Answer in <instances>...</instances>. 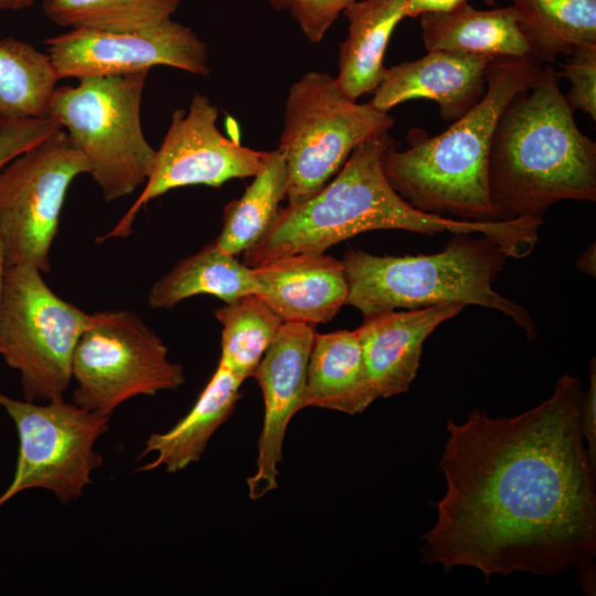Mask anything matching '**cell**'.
Returning <instances> with one entry per match:
<instances>
[{
    "label": "cell",
    "instance_id": "6da1fadb",
    "mask_svg": "<svg viewBox=\"0 0 596 596\" xmlns=\"http://www.w3.org/2000/svg\"><path fill=\"white\" fill-rule=\"evenodd\" d=\"M583 389L562 375L552 395L510 417L449 419L446 480L423 557L445 571L555 576L594 567L596 466L581 426Z\"/></svg>",
    "mask_w": 596,
    "mask_h": 596
},
{
    "label": "cell",
    "instance_id": "7a4b0ae2",
    "mask_svg": "<svg viewBox=\"0 0 596 596\" xmlns=\"http://www.w3.org/2000/svg\"><path fill=\"white\" fill-rule=\"evenodd\" d=\"M552 66L499 117L489 189L499 221L542 217L560 201H596V143L578 128Z\"/></svg>",
    "mask_w": 596,
    "mask_h": 596
},
{
    "label": "cell",
    "instance_id": "3957f363",
    "mask_svg": "<svg viewBox=\"0 0 596 596\" xmlns=\"http://www.w3.org/2000/svg\"><path fill=\"white\" fill-rule=\"evenodd\" d=\"M540 62L497 56L480 102L437 136L422 128L407 132L408 148L392 142L382 158L394 191L415 209L467 222H498L490 198L489 155L500 115L536 79Z\"/></svg>",
    "mask_w": 596,
    "mask_h": 596
},
{
    "label": "cell",
    "instance_id": "277c9868",
    "mask_svg": "<svg viewBox=\"0 0 596 596\" xmlns=\"http://www.w3.org/2000/svg\"><path fill=\"white\" fill-rule=\"evenodd\" d=\"M394 142L389 132L358 146L341 169L316 194L280 209L267 234L245 252L251 268L302 252L324 253L360 233L404 230L434 236L439 233L482 234L503 243L508 223L467 222L422 212L387 182L382 158Z\"/></svg>",
    "mask_w": 596,
    "mask_h": 596
},
{
    "label": "cell",
    "instance_id": "5b68a950",
    "mask_svg": "<svg viewBox=\"0 0 596 596\" xmlns=\"http://www.w3.org/2000/svg\"><path fill=\"white\" fill-rule=\"evenodd\" d=\"M507 257L494 241L471 234H454L444 251L429 255L377 256L351 249L341 260L347 305L364 317L447 302L478 305L509 316L533 339L536 330L528 311L492 287Z\"/></svg>",
    "mask_w": 596,
    "mask_h": 596
},
{
    "label": "cell",
    "instance_id": "8992f818",
    "mask_svg": "<svg viewBox=\"0 0 596 596\" xmlns=\"http://www.w3.org/2000/svg\"><path fill=\"white\" fill-rule=\"evenodd\" d=\"M149 71L79 78L56 86L45 117L67 134L86 158L105 201L131 194L146 183L156 149L141 126V100Z\"/></svg>",
    "mask_w": 596,
    "mask_h": 596
},
{
    "label": "cell",
    "instance_id": "52a82bcc",
    "mask_svg": "<svg viewBox=\"0 0 596 596\" xmlns=\"http://www.w3.org/2000/svg\"><path fill=\"white\" fill-rule=\"evenodd\" d=\"M393 125L389 113L348 98L329 73L304 74L289 87L278 146L287 168L288 205L310 199L358 146Z\"/></svg>",
    "mask_w": 596,
    "mask_h": 596
},
{
    "label": "cell",
    "instance_id": "ba28073f",
    "mask_svg": "<svg viewBox=\"0 0 596 596\" xmlns=\"http://www.w3.org/2000/svg\"><path fill=\"white\" fill-rule=\"evenodd\" d=\"M91 315L62 299L33 265L7 267L0 307V355L19 372L23 400L64 398L75 347Z\"/></svg>",
    "mask_w": 596,
    "mask_h": 596
},
{
    "label": "cell",
    "instance_id": "9c48e42d",
    "mask_svg": "<svg viewBox=\"0 0 596 596\" xmlns=\"http://www.w3.org/2000/svg\"><path fill=\"white\" fill-rule=\"evenodd\" d=\"M168 354L164 342L136 313L91 315L73 355L72 380L77 384L73 403L111 416L134 397L177 390L185 376Z\"/></svg>",
    "mask_w": 596,
    "mask_h": 596
},
{
    "label": "cell",
    "instance_id": "30bf717a",
    "mask_svg": "<svg viewBox=\"0 0 596 596\" xmlns=\"http://www.w3.org/2000/svg\"><path fill=\"white\" fill-rule=\"evenodd\" d=\"M0 406L19 438L15 470L0 494V508L28 489L49 490L62 504L81 498L103 465L95 444L109 429L110 416L64 398L36 404L1 392Z\"/></svg>",
    "mask_w": 596,
    "mask_h": 596
},
{
    "label": "cell",
    "instance_id": "8fae6325",
    "mask_svg": "<svg viewBox=\"0 0 596 596\" xmlns=\"http://www.w3.org/2000/svg\"><path fill=\"white\" fill-rule=\"evenodd\" d=\"M89 172L84 155L62 128L0 171V240L7 267L51 270L50 251L73 180Z\"/></svg>",
    "mask_w": 596,
    "mask_h": 596
},
{
    "label": "cell",
    "instance_id": "7c38bea8",
    "mask_svg": "<svg viewBox=\"0 0 596 596\" xmlns=\"http://www.w3.org/2000/svg\"><path fill=\"white\" fill-rule=\"evenodd\" d=\"M217 107L199 93L193 95L188 109L172 113L142 192L103 240L128 236L139 210L172 189L220 188L232 179L255 177L263 169L266 151L244 147L224 136L217 128Z\"/></svg>",
    "mask_w": 596,
    "mask_h": 596
},
{
    "label": "cell",
    "instance_id": "4fadbf2b",
    "mask_svg": "<svg viewBox=\"0 0 596 596\" xmlns=\"http://www.w3.org/2000/svg\"><path fill=\"white\" fill-rule=\"evenodd\" d=\"M44 43L60 79L120 75L155 66L210 74L206 44L191 28L172 19L129 31L72 29Z\"/></svg>",
    "mask_w": 596,
    "mask_h": 596
},
{
    "label": "cell",
    "instance_id": "5bb4252c",
    "mask_svg": "<svg viewBox=\"0 0 596 596\" xmlns=\"http://www.w3.org/2000/svg\"><path fill=\"white\" fill-rule=\"evenodd\" d=\"M315 327L305 322H284L253 376L264 398V419L258 439L256 472L246 479L248 497L257 500L278 487V465L292 416L304 408L307 366Z\"/></svg>",
    "mask_w": 596,
    "mask_h": 596
},
{
    "label": "cell",
    "instance_id": "9a60e30c",
    "mask_svg": "<svg viewBox=\"0 0 596 596\" xmlns=\"http://www.w3.org/2000/svg\"><path fill=\"white\" fill-rule=\"evenodd\" d=\"M497 57V56H496ZM494 56L434 50L415 60L386 68L369 102L389 113L417 98L439 106L445 121H455L475 107L487 89V73Z\"/></svg>",
    "mask_w": 596,
    "mask_h": 596
},
{
    "label": "cell",
    "instance_id": "2e32d148",
    "mask_svg": "<svg viewBox=\"0 0 596 596\" xmlns=\"http://www.w3.org/2000/svg\"><path fill=\"white\" fill-rule=\"evenodd\" d=\"M464 307L447 302L364 317L355 331L374 400L392 397L409 389L419 368L425 340Z\"/></svg>",
    "mask_w": 596,
    "mask_h": 596
},
{
    "label": "cell",
    "instance_id": "e0dca14e",
    "mask_svg": "<svg viewBox=\"0 0 596 596\" xmlns=\"http://www.w3.org/2000/svg\"><path fill=\"white\" fill-rule=\"evenodd\" d=\"M262 298L283 322L311 326L332 320L347 305L349 287L341 260L302 252L253 268Z\"/></svg>",
    "mask_w": 596,
    "mask_h": 596
},
{
    "label": "cell",
    "instance_id": "ac0fdd59",
    "mask_svg": "<svg viewBox=\"0 0 596 596\" xmlns=\"http://www.w3.org/2000/svg\"><path fill=\"white\" fill-rule=\"evenodd\" d=\"M244 381V377L219 362L189 413L169 430L148 436L139 458L150 454H156V457L138 471L163 467L167 472L173 473L199 461L214 433L233 413Z\"/></svg>",
    "mask_w": 596,
    "mask_h": 596
},
{
    "label": "cell",
    "instance_id": "d6986e66",
    "mask_svg": "<svg viewBox=\"0 0 596 596\" xmlns=\"http://www.w3.org/2000/svg\"><path fill=\"white\" fill-rule=\"evenodd\" d=\"M348 36L339 45L338 76L350 99L373 94L386 67L384 54L397 24L406 18L405 0H355L344 10Z\"/></svg>",
    "mask_w": 596,
    "mask_h": 596
},
{
    "label": "cell",
    "instance_id": "ffe728a7",
    "mask_svg": "<svg viewBox=\"0 0 596 596\" xmlns=\"http://www.w3.org/2000/svg\"><path fill=\"white\" fill-rule=\"evenodd\" d=\"M374 401L356 331L316 332L307 366L304 408L312 406L355 415Z\"/></svg>",
    "mask_w": 596,
    "mask_h": 596
},
{
    "label": "cell",
    "instance_id": "44dd1931",
    "mask_svg": "<svg viewBox=\"0 0 596 596\" xmlns=\"http://www.w3.org/2000/svg\"><path fill=\"white\" fill-rule=\"evenodd\" d=\"M421 29L427 51L533 58L511 4L480 10L465 2L450 11L421 15Z\"/></svg>",
    "mask_w": 596,
    "mask_h": 596
},
{
    "label": "cell",
    "instance_id": "7402d4cb",
    "mask_svg": "<svg viewBox=\"0 0 596 596\" xmlns=\"http://www.w3.org/2000/svg\"><path fill=\"white\" fill-rule=\"evenodd\" d=\"M262 292L253 268L212 242L158 279L149 291L148 305L153 309H171L195 295L207 294L231 302L244 295Z\"/></svg>",
    "mask_w": 596,
    "mask_h": 596
},
{
    "label": "cell",
    "instance_id": "603a6c76",
    "mask_svg": "<svg viewBox=\"0 0 596 596\" xmlns=\"http://www.w3.org/2000/svg\"><path fill=\"white\" fill-rule=\"evenodd\" d=\"M518 26L538 62L552 63L596 45V0H511Z\"/></svg>",
    "mask_w": 596,
    "mask_h": 596
},
{
    "label": "cell",
    "instance_id": "cb8c5ba5",
    "mask_svg": "<svg viewBox=\"0 0 596 596\" xmlns=\"http://www.w3.org/2000/svg\"><path fill=\"white\" fill-rule=\"evenodd\" d=\"M287 168L277 148L266 151L263 169L243 195L224 207L223 227L214 241L221 249L238 255L256 245L269 231L286 199Z\"/></svg>",
    "mask_w": 596,
    "mask_h": 596
},
{
    "label": "cell",
    "instance_id": "d4e9b609",
    "mask_svg": "<svg viewBox=\"0 0 596 596\" xmlns=\"http://www.w3.org/2000/svg\"><path fill=\"white\" fill-rule=\"evenodd\" d=\"M60 81L47 53L14 38L0 40V117H45Z\"/></svg>",
    "mask_w": 596,
    "mask_h": 596
},
{
    "label": "cell",
    "instance_id": "484cf974",
    "mask_svg": "<svg viewBox=\"0 0 596 596\" xmlns=\"http://www.w3.org/2000/svg\"><path fill=\"white\" fill-rule=\"evenodd\" d=\"M215 317L223 327L219 362L245 380L252 377L283 320L258 294L226 302Z\"/></svg>",
    "mask_w": 596,
    "mask_h": 596
},
{
    "label": "cell",
    "instance_id": "4316f807",
    "mask_svg": "<svg viewBox=\"0 0 596 596\" xmlns=\"http://www.w3.org/2000/svg\"><path fill=\"white\" fill-rule=\"evenodd\" d=\"M181 0H44L53 23L72 29L129 31L172 19Z\"/></svg>",
    "mask_w": 596,
    "mask_h": 596
},
{
    "label": "cell",
    "instance_id": "83f0119b",
    "mask_svg": "<svg viewBox=\"0 0 596 596\" xmlns=\"http://www.w3.org/2000/svg\"><path fill=\"white\" fill-rule=\"evenodd\" d=\"M565 64H561L558 77L571 83L566 96L573 110L588 114L596 119V45L578 47Z\"/></svg>",
    "mask_w": 596,
    "mask_h": 596
},
{
    "label": "cell",
    "instance_id": "f1b7e54d",
    "mask_svg": "<svg viewBox=\"0 0 596 596\" xmlns=\"http://www.w3.org/2000/svg\"><path fill=\"white\" fill-rule=\"evenodd\" d=\"M58 129L61 127L47 117H0V171L15 157Z\"/></svg>",
    "mask_w": 596,
    "mask_h": 596
},
{
    "label": "cell",
    "instance_id": "f546056e",
    "mask_svg": "<svg viewBox=\"0 0 596 596\" xmlns=\"http://www.w3.org/2000/svg\"><path fill=\"white\" fill-rule=\"evenodd\" d=\"M581 426L590 461L596 466V363L590 361L589 386L583 395Z\"/></svg>",
    "mask_w": 596,
    "mask_h": 596
},
{
    "label": "cell",
    "instance_id": "4dcf8cb0",
    "mask_svg": "<svg viewBox=\"0 0 596 596\" xmlns=\"http://www.w3.org/2000/svg\"><path fill=\"white\" fill-rule=\"evenodd\" d=\"M468 0H405L406 18L450 11Z\"/></svg>",
    "mask_w": 596,
    "mask_h": 596
},
{
    "label": "cell",
    "instance_id": "1f68e13d",
    "mask_svg": "<svg viewBox=\"0 0 596 596\" xmlns=\"http://www.w3.org/2000/svg\"><path fill=\"white\" fill-rule=\"evenodd\" d=\"M595 244L590 245L588 249L577 259L576 266L582 273L588 275H595Z\"/></svg>",
    "mask_w": 596,
    "mask_h": 596
},
{
    "label": "cell",
    "instance_id": "d6a6232c",
    "mask_svg": "<svg viewBox=\"0 0 596 596\" xmlns=\"http://www.w3.org/2000/svg\"><path fill=\"white\" fill-rule=\"evenodd\" d=\"M39 0H0V11L22 10L33 6Z\"/></svg>",
    "mask_w": 596,
    "mask_h": 596
},
{
    "label": "cell",
    "instance_id": "836d02e7",
    "mask_svg": "<svg viewBox=\"0 0 596 596\" xmlns=\"http://www.w3.org/2000/svg\"><path fill=\"white\" fill-rule=\"evenodd\" d=\"M6 269H7V265H6L4 252H3L2 243L0 240V307H1V300H2Z\"/></svg>",
    "mask_w": 596,
    "mask_h": 596
},
{
    "label": "cell",
    "instance_id": "e575fe53",
    "mask_svg": "<svg viewBox=\"0 0 596 596\" xmlns=\"http://www.w3.org/2000/svg\"><path fill=\"white\" fill-rule=\"evenodd\" d=\"M266 1L272 8H274L277 11H283L288 9L289 0H264Z\"/></svg>",
    "mask_w": 596,
    "mask_h": 596
}]
</instances>
